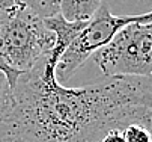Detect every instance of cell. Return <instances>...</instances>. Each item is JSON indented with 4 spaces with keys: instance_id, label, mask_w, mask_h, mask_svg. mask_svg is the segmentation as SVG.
Segmentation results:
<instances>
[{
    "instance_id": "9",
    "label": "cell",
    "mask_w": 152,
    "mask_h": 142,
    "mask_svg": "<svg viewBox=\"0 0 152 142\" xmlns=\"http://www.w3.org/2000/svg\"><path fill=\"white\" fill-rule=\"evenodd\" d=\"M0 71H2L6 77H8V82H9V85H11V88H14V85L17 83V80H18V77L21 76V73H17V71H14V70H11L8 65H5L3 64V60L0 59Z\"/></svg>"
},
{
    "instance_id": "7",
    "label": "cell",
    "mask_w": 152,
    "mask_h": 142,
    "mask_svg": "<svg viewBox=\"0 0 152 142\" xmlns=\"http://www.w3.org/2000/svg\"><path fill=\"white\" fill-rule=\"evenodd\" d=\"M18 6H23L41 18L56 17L60 12V0H15Z\"/></svg>"
},
{
    "instance_id": "1",
    "label": "cell",
    "mask_w": 152,
    "mask_h": 142,
    "mask_svg": "<svg viewBox=\"0 0 152 142\" xmlns=\"http://www.w3.org/2000/svg\"><path fill=\"white\" fill-rule=\"evenodd\" d=\"M60 56L54 47L18 77L0 115V142H72L101 107L108 79L63 86L56 79Z\"/></svg>"
},
{
    "instance_id": "8",
    "label": "cell",
    "mask_w": 152,
    "mask_h": 142,
    "mask_svg": "<svg viewBox=\"0 0 152 142\" xmlns=\"http://www.w3.org/2000/svg\"><path fill=\"white\" fill-rule=\"evenodd\" d=\"M11 91H12V88L8 82V77L0 71V115H2V112L5 110L8 101H9Z\"/></svg>"
},
{
    "instance_id": "2",
    "label": "cell",
    "mask_w": 152,
    "mask_h": 142,
    "mask_svg": "<svg viewBox=\"0 0 152 142\" xmlns=\"http://www.w3.org/2000/svg\"><path fill=\"white\" fill-rule=\"evenodd\" d=\"M54 46V33L35 12L17 5L0 15V59L11 70L30 71Z\"/></svg>"
},
{
    "instance_id": "5",
    "label": "cell",
    "mask_w": 152,
    "mask_h": 142,
    "mask_svg": "<svg viewBox=\"0 0 152 142\" xmlns=\"http://www.w3.org/2000/svg\"><path fill=\"white\" fill-rule=\"evenodd\" d=\"M45 26L54 33L56 36V49H59L62 53L69 47V44L81 33V30L86 27L88 21H66L60 14L56 17L44 18Z\"/></svg>"
},
{
    "instance_id": "6",
    "label": "cell",
    "mask_w": 152,
    "mask_h": 142,
    "mask_svg": "<svg viewBox=\"0 0 152 142\" xmlns=\"http://www.w3.org/2000/svg\"><path fill=\"white\" fill-rule=\"evenodd\" d=\"M102 0H60V15L66 21H89Z\"/></svg>"
},
{
    "instance_id": "4",
    "label": "cell",
    "mask_w": 152,
    "mask_h": 142,
    "mask_svg": "<svg viewBox=\"0 0 152 142\" xmlns=\"http://www.w3.org/2000/svg\"><path fill=\"white\" fill-rule=\"evenodd\" d=\"M149 21H152V11L136 15H115L105 3H102L88 21L81 33L62 53L56 67L57 82L60 85L63 82H68L74 73L84 65L86 60L98 50L105 47L115 38V35L128 24Z\"/></svg>"
},
{
    "instance_id": "10",
    "label": "cell",
    "mask_w": 152,
    "mask_h": 142,
    "mask_svg": "<svg viewBox=\"0 0 152 142\" xmlns=\"http://www.w3.org/2000/svg\"><path fill=\"white\" fill-rule=\"evenodd\" d=\"M17 3H15V0H0V15H2L3 12L15 8Z\"/></svg>"
},
{
    "instance_id": "3",
    "label": "cell",
    "mask_w": 152,
    "mask_h": 142,
    "mask_svg": "<svg viewBox=\"0 0 152 142\" xmlns=\"http://www.w3.org/2000/svg\"><path fill=\"white\" fill-rule=\"evenodd\" d=\"M92 57L105 77H152V21L128 24Z\"/></svg>"
}]
</instances>
